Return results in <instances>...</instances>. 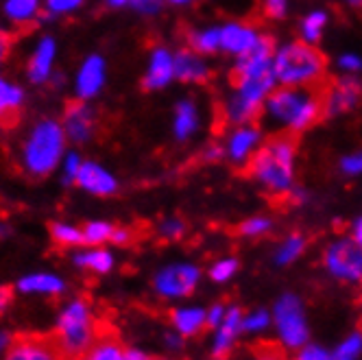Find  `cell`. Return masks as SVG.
I'll return each instance as SVG.
<instances>
[{
    "instance_id": "1",
    "label": "cell",
    "mask_w": 362,
    "mask_h": 360,
    "mask_svg": "<svg viewBox=\"0 0 362 360\" xmlns=\"http://www.w3.org/2000/svg\"><path fill=\"white\" fill-rule=\"evenodd\" d=\"M273 48L275 42L271 35H267V40L253 53L234 59L231 88L221 100V116L229 127L257 120L267 98L277 88L273 72Z\"/></svg>"
},
{
    "instance_id": "2",
    "label": "cell",
    "mask_w": 362,
    "mask_h": 360,
    "mask_svg": "<svg viewBox=\"0 0 362 360\" xmlns=\"http://www.w3.org/2000/svg\"><path fill=\"white\" fill-rule=\"evenodd\" d=\"M262 116L269 127L281 134H305L323 120L321 92H317V88L277 86L264 103Z\"/></svg>"
},
{
    "instance_id": "3",
    "label": "cell",
    "mask_w": 362,
    "mask_h": 360,
    "mask_svg": "<svg viewBox=\"0 0 362 360\" xmlns=\"http://www.w3.org/2000/svg\"><path fill=\"white\" fill-rule=\"evenodd\" d=\"M249 177L271 197H288L297 186V144L288 134L267 138L247 164Z\"/></svg>"
},
{
    "instance_id": "4",
    "label": "cell",
    "mask_w": 362,
    "mask_h": 360,
    "mask_svg": "<svg viewBox=\"0 0 362 360\" xmlns=\"http://www.w3.org/2000/svg\"><path fill=\"white\" fill-rule=\"evenodd\" d=\"M68 151V138L57 118H42L29 127L20 144V166L31 177L53 175Z\"/></svg>"
},
{
    "instance_id": "5",
    "label": "cell",
    "mask_w": 362,
    "mask_h": 360,
    "mask_svg": "<svg viewBox=\"0 0 362 360\" xmlns=\"http://www.w3.org/2000/svg\"><path fill=\"white\" fill-rule=\"evenodd\" d=\"M273 72L277 86L317 88L327 74V59L321 50L301 40L275 44Z\"/></svg>"
},
{
    "instance_id": "6",
    "label": "cell",
    "mask_w": 362,
    "mask_h": 360,
    "mask_svg": "<svg viewBox=\"0 0 362 360\" xmlns=\"http://www.w3.org/2000/svg\"><path fill=\"white\" fill-rule=\"evenodd\" d=\"M98 339L100 332L92 313V306L86 299H70L57 317L53 337L62 356L68 360L83 358Z\"/></svg>"
},
{
    "instance_id": "7",
    "label": "cell",
    "mask_w": 362,
    "mask_h": 360,
    "mask_svg": "<svg viewBox=\"0 0 362 360\" xmlns=\"http://www.w3.org/2000/svg\"><path fill=\"white\" fill-rule=\"evenodd\" d=\"M273 327L284 349H299L310 341L305 306L297 293H281L273 306Z\"/></svg>"
},
{
    "instance_id": "8",
    "label": "cell",
    "mask_w": 362,
    "mask_h": 360,
    "mask_svg": "<svg viewBox=\"0 0 362 360\" xmlns=\"http://www.w3.org/2000/svg\"><path fill=\"white\" fill-rule=\"evenodd\" d=\"M321 262L334 281L347 286L362 284V247L349 234L332 238L321 253Z\"/></svg>"
},
{
    "instance_id": "9",
    "label": "cell",
    "mask_w": 362,
    "mask_h": 360,
    "mask_svg": "<svg viewBox=\"0 0 362 360\" xmlns=\"http://www.w3.org/2000/svg\"><path fill=\"white\" fill-rule=\"evenodd\" d=\"M201 277H203V271L194 262H186V260L170 262L155 271L153 291L158 297L168 299V301L186 299L199 289Z\"/></svg>"
},
{
    "instance_id": "10",
    "label": "cell",
    "mask_w": 362,
    "mask_h": 360,
    "mask_svg": "<svg viewBox=\"0 0 362 360\" xmlns=\"http://www.w3.org/2000/svg\"><path fill=\"white\" fill-rule=\"evenodd\" d=\"M267 136L264 129L255 120L253 122H243V124H234L229 127L225 138H223V158L231 164V166H247L260 146L264 144Z\"/></svg>"
},
{
    "instance_id": "11",
    "label": "cell",
    "mask_w": 362,
    "mask_h": 360,
    "mask_svg": "<svg viewBox=\"0 0 362 360\" xmlns=\"http://www.w3.org/2000/svg\"><path fill=\"white\" fill-rule=\"evenodd\" d=\"M362 103L360 76H339L321 92L323 118L334 120L351 114Z\"/></svg>"
},
{
    "instance_id": "12",
    "label": "cell",
    "mask_w": 362,
    "mask_h": 360,
    "mask_svg": "<svg viewBox=\"0 0 362 360\" xmlns=\"http://www.w3.org/2000/svg\"><path fill=\"white\" fill-rule=\"evenodd\" d=\"M221 55L231 59H240L260 46L267 40V33L253 22L245 20H227L221 22Z\"/></svg>"
},
{
    "instance_id": "13",
    "label": "cell",
    "mask_w": 362,
    "mask_h": 360,
    "mask_svg": "<svg viewBox=\"0 0 362 360\" xmlns=\"http://www.w3.org/2000/svg\"><path fill=\"white\" fill-rule=\"evenodd\" d=\"M107 83V62L103 55L92 53L88 57H83V62L79 64L74 72V94L79 100H94L96 96H100V92L105 90Z\"/></svg>"
},
{
    "instance_id": "14",
    "label": "cell",
    "mask_w": 362,
    "mask_h": 360,
    "mask_svg": "<svg viewBox=\"0 0 362 360\" xmlns=\"http://www.w3.org/2000/svg\"><path fill=\"white\" fill-rule=\"evenodd\" d=\"M96 124H98L96 112L88 100L76 98V103H70L64 110L62 127L66 132L68 142L72 144H88L96 134Z\"/></svg>"
},
{
    "instance_id": "15",
    "label": "cell",
    "mask_w": 362,
    "mask_h": 360,
    "mask_svg": "<svg viewBox=\"0 0 362 360\" xmlns=\"http://www.w3.org/2000/svg\"><path fill=\"white\" fill-rule=\"evenodd\" d=\"M57 64V40L53 35H42L27 62V79L31 86H46L53 79Z\"/></svg>"
},
{
    "instance_id": "16",
    "label": "cell",
    "mask_w": 362,
    "mask_h": 360,
    "mask_svg": "<svg viewBox=\"0 0 362 360\" xmlns=\"http://www.w3.org/2000/svg\"><path fill=\"white\" fill-rule=\"evenodd\" d=\"M173 81H175V50L162 44L153 46L146 59L144 76H142L144 90H151V92L166 90Z\"/></svg>"
},
{
    "instance_id": "17",
    "label": "cell",
    "mask_w": 362,
    "mask_h": 360,
    "mask_svg": "<svg viewBox=\"0 0 362 360\" xmlns=\"http://www.w3.org/2000/svg\"><path fill=\"white\" fill-rule=\"evenodd\" d=\"M203 129V112L201 105L192 96H184L175 103L170 134L177 142H190Z\"/></svg>"
},
{
    "instance_id": "18",
    "label": "cell",
    "mask_w": 362,
    "mask_h": 360,
    "mask_svg": "<svg viewBox=\"0 0 362 360\" xmlns=\"http://www.w3.org/2000/svg\"><path fill=\"white\" fill-rule=\"evenodd\" d=\"M212 76V66L208 57L197 53L190 46L175 50V81L186 86H203Z\"/></svg>"
},
{
    "instance_id": "19",
    "label": "cell",
    "mask_w": 362,
    "mask_h": 360,
    "mask_svg": "<svg viewBox=\"0 0 362 360\" xmlns=\"http://www.w3.org/2000/svg\"><path fill=\"white\" fill-rule=\"evenodd\" d=\"M243 308L240 306H227L225 319L221 325L214 327V339H212V358H229L236 349V343L243 334Z\"/></svg>"
},
{
    "instance_id": "20",
    "label": "cell",
    "mask_w": 362,
    "mask_h": 360,
    "mask_svg": "<svg viewBox=\"0 0 362 360\" xmlns=\"http://www.w3.org/2000/svg\"><path fill=\"white\" fill-rule=\"evenodd\" d=\"M74 184L92 197H112L118 192L116 175L107 166L92 162V160H83L81 170H79V175H76Z\"/></svg>"
},
{
    "instance_id": "21",
    "label": "cell",
    "mask_w": 362,
    "mask_h": 360,
    "mask_svg": "<svg viewBox=\"0 0 362 360\" xmlns=\"http://www.w3.org/2000/svg\"><path fill=\"white\" fill-rule=\"evenodd\" d=\"M5 360H66L55 341L42 337H20L9 343Z\"/></svg>"
},
{
    "instance_id": "22",
    "label": "cell",
    "mask_w": 362,
    "mask_h": 360,
    "mask_svg": "<svg viewBox=\"0 0 362 360\" xmlns=\"http://www.w3.org/2000/svg\"><path fill=\"white\" fill-rule=\"evenodd\" d=\"M16 291L22 295H62L66 291V281L57 273L40 271L22 275L16 281Z\"/></svg>"
},
{
    "instance_id": "23",
    "label": "cell",
    "mask_w": 362,
    "mask_h": 360,
    "mask_svg": "<svg viewBox=\"0 0 362 360\" xmlns=\"http://www.w3.org/2000/svg\"><path fill=\"white\" fill-rule=\"evenodd\" d=\"M168 319H170L173 330L179 332L184 339H194L208 327V321H205V308H201V306H179L175 310H170Z\"/></svg>"
},
{
    "instance_id": "24",
    "label": "cell",
    "mask_w": 362,
    "mask_h": 360,
    "mask_svg": "<svg viewBox=\"0 0 362 360\" xmlns=\"http://www.w3.org/2000/svg\"><path fill=\"white\" fill-rule=\"evenodd\" d=\"M329 11L323 9V7H315L310 9L301 16L299 24H297V35L301 42L305 44H313V46H319V42L325 37V31L329 27Z\"/></svg>"
},
{
    "instance_id": "25",
    "label": "cell",
    "mask_w": 362,
    "mask_h": 360,
    "mask_svg": "<svg viewBox=\"0 0 362 360\" xmlns=\"http://www.w3.org/2000/svg\"><path fill=\"white\" fill-rule=\"evenodd\" d=\"M72 262L81 271H92L96 275H107L116 267L114 253L105 247H88L72 255Z\"/></svg>"
},
{
    "instance_id": "26",
    "label": "cell",
    "mask_w": 362,
    "mask_h": 360,
    "mask_svg": "<svg viewBox=\"0 0 362 360\" xmlns=\"http://www.w3.org/2000/svg\"><path fill=\"white\" fill-rule=\"evenodd\" d=\"M308 249V238L301 231H291V234L284 236L275 249H273V265L275 267H291L303 258V253Z\"/></svg>"
},
{
    "instance_id": "27",
    "label": "cell",
    "mask_w": 362,
    "mask_h": 360,
    "mask_svg": "<svg viewBox=\"0 0 362 360\" xmlns=\"http://www.w3.org/2000/svg\"><path fill=\"white\" fill-rule=\"evenodd\" d=\"M188 46L197 53L212 57L221 53V27L218 24H203L188 33Z\"/></svg>"
},
{
    "instance_id": "28",
    "label": "cell",
    "mask_w": 362,
    "mask_h": 360,
    "mask_svg": "<svg viewBox=\"0 0 362 360\" xmlns=\"http://www.w3.org/2000/svg\"><path fill=\"white\" fill-rule=\"evenodd\" d=\"M44 9V0H5L3 3V16L16 24V27H24L40 18Z\"/></svg>"
},
{
    "instance_id": "29",
    "label": "cell",
    "mask_w": 362,
    "mask_h": 360,
    "mask_svg": "<svg viewBox=\"0 0 362 360\" xmlns=\"http://www.w3.org/2000/svg\"><path fill=\"white\" fill-rule=\"evenodd\" d=\"M24 100H27V94H24L22 86L0 74V120L16 116L22 110Z\"/></svg>"
},
{
    "instance_id": "30",
    "label": "cell",
    "mask_w": 362,
    "mask_h": 360,
    "mask_svg": "<svg viewBox=\"0 0 362 360\" xmlns=\"http://www.w3.org/2000/svg\"><path fill=\"white\" fill-rule=\"evenodd\" d=\"M273 229H275V221L269 214H253V216H247L245 221H240L238 236H243L247 240H260V238H267Z\"/></svg>"
},
{
    "instance_id": "31",
    "label": "cell",
    "mask_w": 362,
    "mask_h": 360,
    "mask_svg": "<svg viewBox=\"0 0 362 360\" xmlns=\"http://www.w3.org/2000/svg\"><path fill=\"white\" fill-rule=\"evenodd\" d=\"M50 238L55 240L59 247H81L83 245V227L74 225V223H64L57 221L50 225Z\"/></svg>"
},
{
    "instance_id": "32",
    "label": "cell",
    "mask_w": 362,
    "mask_h": 360,
    "mask_svg": "<svg viewBox=\"0 0 362 360\" xmlns=\"http://www.w3.org/2000/svg\"><path fill=\"white\" fill-rule=\"evenodd\" d=\"M240 271V260L234 258V255H223V258H216L210 269H208V277L214 281V284H227L231 281Z\"/></svg>"
},
{
    "instance_id": "33",
    "label": "cell",
    "mask_w": 362,
    "mask_h": 360,
    "mask_svg": "<svg viewBox=\"0 0 362 360\" xmlns=\"http://www.w3.org/2000/svg\"><path fill=\"white\" fill-rule=\"evenodd\" d=\"M116 225L110 221H90L83 227V245L88 247H103L105 243H112Z\"/></svg>"
},
{
    "instance_id": "34",
    "label": "cell",
    "mask_w": 362,
    "mask_h": 360,
    "mask_svg": "<svg viewBox=\"0 0 362 360\" xmlns=\"http://www.w3.org/2000/svg\"><path fill=\"white\" fill-rule=\"evenodd\" d=\"M83 358L86 360H124V347L112 339H98Z\"/></svg>"
},
{
    "instance_id": "35",
    "label": "cell",
    "mask_w": 362,
    "mask_h": 360,
    "mask_svg": "<svg viewBox=\"0 0 362 360\" xmlns=\"http://www.w3.org/2000/svg\"><path fill=\"white\" fill-rule=\"evenodd\" d=\"M332 356H334V360H360V356H362V330L347 334V337L336 345Z\"/></svg>"
},
{
    "instance_id": "36",
    "label": "cell",
    "mask_w": 362,
    "mask_h": 360,
    "mask_svg": "<svg viewBox=\"0 0 362 360\" xmlns=\"http://www.w3.org/2000/svg\"><path fill=\"white\" fill-rule=\"evenodd\" d=\"M273 315L264 308H255L243 317V334H262L271 327Z\"/></svg>"
},
{
    "instance_id": "37",
    "label": "cell",
    "mask_w": 362,
    "mask_h": 360,
    "mask_svg": "<svg viewBox=\"0 0 362 360\" xmlns=\"http://www.w3.org/2000/svg\"><path fill=\"white\" fill-rule=\"evenodd\" d=\"M186 221L179 219V216H166L158 223V236L166 243H175V240H181L186 236Z\"/></svg>"
},
{
    "instance_id": "38",
    "label": "cell",
    "mask_w": 362,
    "mask_h": 360,
    "mask_svg": "<svg viewBox=\"0 0 362 360\" xmlns=\"http://www.w3.org/2000/svg\"><path fill=\"white\" fill-rule=\"evenodd\" d=\"M81 164H83V158L79 156L76 151H66V156L62 158V164H59V177H62V184L70 186L76 182V175L81 170Z\"/></svg>"
},
{
    "instance_id": "39",
    "label": "cell",
    "mask_w": 362,
    "mask_h": 360,
    "mask_svg": "<svg viewBox=\"0 0 362 360\" xmlns=\"http://www.w3.org/2000/svg\"><path fill=\"white\" fill-rule=\"evenodd\" d=\"M336 70L341 76H360L362 74V55L356 50H343L341 55H336Z\"/></svg>"
},
{
    "instance_id": "40",
    "label": "cell",
    "mask_w": 362,
    "mask_h": 360,
    "mask_svg": "<svg viewBox=\"0 0 362 360\" xmlns=\"http://www.w3.org/2000/svg\"><path fill=\"white\" fill-rule=\"evenodd\" d=\"M339 173L349 179L362 177V149L347 151L345 156L339 158Z\"/></svg>"
},
{
    "instance_id": "41",
    "label": "cell",
    "mask_w": 362,
    "mask_h": 360,
    "mask_svg": "<svg viewBox=\"0 0 362 360\" xmlns=\"http://www.w3.org/2000/svg\"><path fill=\"white\" fill-rule=\"evenodd\" d=\"M86 5V0H44V11L53 18L76 13Z\"/></svg>"
},
{
    "instance_id": "42",
    "label": "cell",
    "mask_w": 362,
    "mask_h": 360,
    "mask_svg": "<svg viewBox=\"0 0 362 360\" xmlns=\"http://www.w3.org/2000/svg\"><path fill=\"white\" fill-rule=\"evenodd\" d=\"M164 0H129V9L142 18H155L164 9Z\"/></svg>"
},
{
    "instance_id": "43",
    "label": "cell",
    "mask_w": 362,
    "mask_h": 360,
    "mask_svg": "<svg viewBox=\"0 0 362 360\" xmlns=\"http://www.w3.org/2000/svg\"><path fill=\"white\" fill-rule=\"evenodd\" d=\"M262 11L271 20H284L291 11V0H260Z\"/></svg>"
},
{
    "instance_id": "44",
    "label": "cell",
    "mask_w": 362,
    "mask_h": 360,
    "mask_svg": "<svg viewBox=\"0 0 362 360\" xmlns=\"http://www.w3.org/2000/svg\"><path fill=\"white\" fill-rule=\"evenodd\" d=\"M245 360H286L281 345H257Z\"/></svg>"
},
{
    "instance_id": "45",
    "label": "cell",
    "mask_w": 362,
    "mask_h": 360,
    "mask_svg": "<svg viewBox=\"0 0 362 360\" xmlns=\"http://www.w3.org/2000/svg\"><path fill=\"white\" fill-rule=\"evenodd\" d=\"M295 360H334V356H332V352H327V349L321 347V345L305 343L303 347L297 349Z\"/></svg>"
},
{
    "instance_id": "46",
    "label": "cell",
    "mask_w": 362,
    "mask_h": 360,
    "mask_svg": "<svg viewBox=\"0 0 362 360\" xmlns=\"http://www.w3.org/2000/svg\"><path fill=\"white\" fill-rule=\"evenodd\" d=\"M225 313H227V306L225 303H212L208 310H205V321H208V327H216L221 325V321L225 319Z\"/></svg>"
},
{
    "instance_id": "47",
    "label": "cell",
    "mask_w": 362,
    "mask_h": 360,
    "mask_svg": "<svg viewBox=\"0 0 362 360\" xmlns=\"http://www.w3.org/2000/svg\"><path fill=\"white\" fill-rule=\"evenodd\" d=\"M201 158H203V162H208V164H216V162L225 160L223 158V144L221 142H210L208 146H203Z\"/></svg>"
},
{
    "instance_id": "48",
    "label": "cell",
    "mask_w": 362,
    "mask_h": 360,
    "mask_svg": "<svg viewBox=\"0 0 362 360\" xmlns=\"http://www.w3.org/2000/svg\"><path fill=\"white\" fill-rule=\"evenodd\" d=\"M132 238H134V234L127 227H116L114 229V236H112V243H116V245H129V243H132Z\"/></svg>"
},
{
    "instance_id": "49",
    "label": "cell",
    "mask_w": 362,
    "mask_h": 360,
    "mask_svg": "<svg viewBox=\"0 0 362 360\" xmlns=\"http://www.w3.org/2000/svg\"><path fill=\"white\" fill-rule=\"evenodd\" d=\"M288 197H291V201H293L295 205H305V203L310 201V192H308L305 188H301V186H295L293 192H291Z\"/></svg>"
},
{
    "instance_id": "50",
    "label": "cell",
    "mask_w": 362,
    "mask_h": 360,
    "mask_svg": "<svg viewBox=\"0 0 362 360\" xmlns=\"http://www.w3.org/2000/svg\"><path fill=\"white\" fill-rule=\"evenodd\" d=\"M349 236L362 247V214H358L354 221H351V227H349Z\"/></svg>"
},
{
    "instance_id": "51",
    "label": "cell",
    "mask_w": 362,
    "mask_h": 360,
    "mask_svg": "<svg viewBox=\"0 0 362 360\" xmlns=\"http://www.w3.org/2000/svg\"><path fill=\"white\" fill-rule=\"evenodd\" d=\"M9 48H11V40L5 33H0V66L5 64V59L9 55Z\"/></svg>"
},
{
    "instance_id": "52",
    "label": "cell",
    "mask_w": 362,
    "mask_h": 360,
    "mask_svg": "<svg viewBox=\"0 0 362 360\" xmlns=\"http://www.w3.org/2000/svg\"><path fill=\"white\" fill-rule=\"evenodd\" d=\"M181 343H184V337H181V334L179 332H168L166 334V345L170 347V349H179L181 347Z\"/></svg>"
},
{
    "instance_id": "53",
    "label": "cell",
    "mask_w": 362,
    "mask_h": 360,
    "mask_svg": "<svg viewBox=\"0 0 362 360\" xmlns=\"http://www.w3.org/2000/svg\"><path fill=\"white\" fill-rule=\"evenodd\" d=\"M124 360H153V358L148 354H144L142 349L132 347V349H124Z\"/></svg>"
},
{
    "instance_id": "54",
    "label": "cell",
    "mask_w": 362,
    "mask_h": 360,
    "mask_svg": "<svg viewBox=\"0 0 362 360\" xmlns=\"http://www.w3.org/2000/svg\"><path fill=\"white\" fill-rule=\"evenodd\" d=\"M9 303H11V291L7 286H0V313H5Z\"/></svg>"
},
{
    "instance_id": "55",
    "label": "cell",
    "mask_w": 362,
    "mask_h": 360,
    "mask_svg": "<svg viewBox=\"0 0 362 360\" xmlns=\"http://www.w3.org/2000/svg\"><path fill=\"white\" fill-rule=\"evenodd\" d=\"M9 343H11V337H9V334H7V332H0V354H5V352H7Z\"/></svg>"
},
{
    "instance_id": "56",
    "label": "cell",
    "mask_w": 362,
    "mask_h": 360,
    "mask_svg": "<svg viewBox=\"0 0 362 360\" xmlns=\"http://www.w3.org/2000/svg\"><path fill=\"white\" fill-rule=\"evenodd\" d=\"M105 3H107L112 9H122V7H129V0H105Z\"/></svg>"
},
{
    "instance_id": "57",
    "label": "cell",
    "mask_w": 362,
    "mask_h": 360,
    "mask_svg": "<svg viewBox=\"0 0 362 360\" xmlns=\"http://www.w3.org/2000/svg\"><path fill=\"white\" fill-rule=\"evenodd\" d=\"M166 5H173V7H186V5H192L194 0H164Z\"/></svg>"
},
{
    "instance_id": "58",
    "label": "cell",
    "mask_w": 362,
    "mask_h": 360,
    "mask_svg": "<svg viewBox=\"0 0 362 360\" xmlns=\"http://www.w3.org/2000/svg\"><path fill=\"white\" fill-rule=\"evenodd\" d=\"M341 3L349 9H362V0H341Z\"/></svg>"
},
{
    "instance_id": "59",
    "label": "cell",
    "mask_w": 362,
    "mask_h": 360,
    "mask_svg": "<svg viewBox=\"0 0 362 360\" xmlns=\"http://www.w3.org/2000/svg\"><path fill=\"white\" fill-rule=\"evenodd\" d=\"M9 234V229L5 227V223H0V236H7Z\"/></svg>"
},
{
    "instance_id": "60",
    "label": "cell",
    "mask_w": 362,
    "mask_h": 360,
    "mask_svg": "<svg viewBox=\"0 0 362 360\" xmlns=\"http://www.w3.org/2000/svg\"><path fill=\"white\" fill-rule=\"evenodd\" d=\"M360 315H362V297H360Z\"/></svg>"
},
{
    "instance_id": "61",
    "label": "cell",
    "mask_w": 362,
    "mask_h": 360,
    "mask_svg": "<svg viewBox=\"0 0 362 360\" xmlns=\"http://www.w3.org/2000/svg\"><path fill=\"white\" fill-rule=\"evenodd\" d=\"M212 360H227V358H212Z\"/></svg>"
},
{
    "instance_id": "62",
    "label": "cell",
    "mask_w": 362,
    "mask_h": 360,
    "mask_svg": "<svg viewBox=\"0 0 362 360\" xmlns=\"http://www.w3.org/2000/svg\"><path fill=\"white\" fill-rule=\"evenodd\" d=\"M74 360H86V358H74Z\"/></svg>"
},
{
    "instance_id": "63",
    "label": "cell",
    "mask_w": 362,
    "mask_h": 360,
    "mask_svg": "<svg viewBox=\"0 0 362 360\" xmlns=\"http://www.w3.org/2000/svg\"><path fill=\"white\" fill-rule=\"evenodd\" d=\"M160 360H168V358H160Z\"/></svg>"
},
{
    "instance_id": "64",
    "label": "cell",
    "mask_w": 362,
    "mask_h": 360,
    "mask_svg": "<svg viewBox=\"0 0 362 360\" xmlns=\"http://www.w3.org/2000/svg\"><path fill=\"white\" fill-rule=\"evenodd\" d=\"M286 360H288V358H286Z\"/></svg>"
}]
</instances>
